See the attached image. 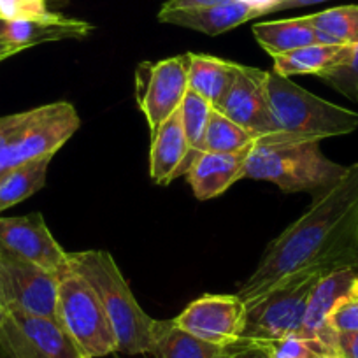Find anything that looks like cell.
Segmentation results:
<instances>
[{
	"label": "cell",
	"mask_w": 358,
	"mask_h": 358,
	"mask_svg": "<svg viewBox=\"0 0 358 358\" xmlns=\"http://www.w3.org/2000/svg\"><path fill=\"white\" fill-rule=\"evenodd\" d=\"M337 268H358V162L268 244L237 295L250 308L295 274Z\"/></svg>",
	"instance_id": "1"
},
{
	"label": "cell",
	"mask_w": 358,
	"mask_h": 358,
	"mask_svg": "<svg viewBox=\"0 0 358 358\" xmlns=\"http://www.w3.org/2000/svg\"><path fill=\"white\" fill-rule=\"evenodd\" d=\"M67 265L81 274L101 299L118 351L129 355L153 353L160 322L141 308L113 255L104 250L78 251L69 253Z\"/></svg>",
	"instance_id": "2"
},
{
	"label": "cell",
	"mask_w": 358,
	"mask_h": 358,
	"mask_svg": "<svg viewBox=\"0 0 358 358\" xmlns=\"http://www.w3.org/2000/svg\"><path fill=\"white\" fill-rule=\"evenodd\" d=\"M265 95L274 134L260 139L276 143H320L358 129V113L332 104L290 81L267 72Z\"/></svg>",
	"instance_id": "3"
},
{
	"label": "cell",
	"mask_w": 358,
	"mask_h": 358,
	"mask_svg": "<svg viewBox=\"0 0 358 358\" xmlns=\"http://www.w3.org/2000/svg\"><path fill=\"white\" fill-rule=\"evenodd\" d=\"M346 167L329 160L320 143H276L255 139L244 178L268 181L283 192H318L334 185Z\"/></svg>",
	"instance_id": "4"
},
{
	"label": "cell",
	"mask_w": 358,
	"mask_h": 358,
	"mask_svg": "<svg viewBox=\"0 0 358 358\" xmlns=\"http://www.w3.org/2000/svg\"><path fill=\"white\" fill-rule=\"evenodd\" d=\"M79 127L81 118L69 102H53L0 118V179L20 165L55 157Z\"/></svg>",
	"instance_id": "5"
},
{
	"label": "cell",
	"mask_w": 358,
	"mask_h": 358,
	"mask_svg": "<svg viewBox=\"0 0 358 358\" xmlns=\"http://www.w3.org/2000/svg\"><path fill=\"white\" fill-rule=\"evenodd\" d=\"M57 322L85 358L108 357L118 351L101 299L92 285L69 265L58 273Z\"/></svg>",
	"instance_id": "6"
},
{
	"label": "cell",
	"mask_w": 358,
	"mask_h": 358,
	"mask_svg": "<svg viewBox=\"0 0 358 358\" xmlns=\"http://www.w3.org/2000/svg\"><path fill=\"white\" fill-rule=\"evenodd\" d=\"M323 276L322 273L295 274L246 308L241 341L268 344L288 336H301L309 297Z\"/></svg>",
	"instance_id": "7"
},
{
	"label": "cell",
	"mask_w": 358,
	"mask_h": 358,
	"mask_svg": "<svg viewBox=\"0 0 358 358\" xmlns=\"http://www.w3.org/2000/svg\"><path fill=\"white\" fill-rule=\"evenodd\" d=\"M190 53L165 58L160 62H144L136 71V99L146 116L153 136L162 123L174 115L188 92Z\"/></svg>",
	"instance_id": "8"
},
{
	"label": "cell",
	"mask_w": 358,
	"mask_h": 358,
	"mask_svg": "<svg viewBox=\"0 0 358 358\" xmlns=\"http://www.w3.org/2000/svg\"><path fill=\"white\" fill-rule=\"evenodd\" d=\"M0 358H83L58 322L9 309L0 325Z\"/></svg>",
	"instance_id": "9"
},
{
	"label": "cell",
	"mask_w": 358,
	"mask_h": 358,
	"mask_svg": "<svg viewBox=\"0 0 358 358\" xmlns=\"http://www.w3.org/2000/svg\"><path fill=\"white\" fill-rule=\"evenodd\" d=\"M0 288L9 309L57 322V273L0 251Z\"/></svg>",
	"instance_id": "10"
},
{
	"label": "cell",
	"mask_w": 358,
	"mask_h": 358,
	"mask_svg": "<svg viewBox=\"0 0 358 358\" xmlns=\"http://www.w3.org/2000/svg\"><path fill=\"white\" fill-rule=\"evenodd\" d=\"M246 304L239 295L208 294L190 302L172 323L190 336L216 346H236L246 325Z\"/></svg>",
	"instance_id": "11"
},
{
	"label": "cell",
	"mask_w": 358,
	"mask_h": 358,
	"mask_svg": "<svg viewBox=\"0 0 358 358\" xmlns=\"http://www.w3.org/2000/svg\"><path fill=\"white\" fill-rule=\"evenodd\" d=\"M0 251L57 274L69 260V253L50 232L41 213L0 218Z\"/></svg>",
	"instance_id": "12"
},
{
	"label": "cell",
	"mask_w": 358,
	"mask_h": 358,
	"mask_svg": "<svg viewBox=\"0 0 358 358\" xmlns=\"http://www.w3.org/2000/svg\"><path fill=\"white\" fill-rule=\"evenodd\" d=\"M267 71L237 64V74L222 104L216 108L255 139L273 136L274 127L265 95Z\"/></svg>",
	"instance_id": "13"
},
{
	"label": "cell",
	"mask_w": 358,
	"mask_h": 358,
	"mask_svg": "<svg viewBox=\"0 0 358 358\" xmlns=\"http://www.w3.org/2000/svg\"><path fill=\"white\" fill-rule=\"evenodd\" d=\"M358 297V268H337L325 274L316 283L304 322H302L301 336L325 343L327 346L336 348L337 334L329 327V316L336 308L350 299Z\"/></svg>",
	"instance_id": "14"
},
{
	"label": "cell",
	"mask_w": 358,
	"mask_h": 358,
	"mask_svg": "<svg viewBox=\"0 0 358 358\" xmlns=\"http://www.w3.org/2000/svg\"><path fill=\"white\" fill-rule=\"evenodd\" d=\"M253 146L237 153H211L199 151L187 171V181L199 201L220 197L236 181L244 179L248 157Z\"/></svg>",
	"instance_id": "15"
},
{
	"label": "cell",
	"mask_w": 358,
	"mask_h": 358,
	"mask_svg": "<svg viewBox=\"0 0 358 358\" xmlns=\"http://www.w3.org/2000/svg\"><path fill=\"white\" fill-rule=\"evenodd\" d=\"M195 155L188 146L178 109L151 136L150 178L157 185H169L179 174H187Z\"/></svg>",
	"instance_id": "16"
},
{
	"label": "cell",
	"mask_w": 358,
	"mask_h": 358,
	"mask_svg": "<svg viewBox=\"0 0 358 358\" xmlns=\"http://www.w3.org/2000/svg\"><path fill=\"white\" fill-rule=\"evenodd\" d=\"M253 18H258L257 11L239 0H230L225 4L211 6V8L160 9L158 13V20L162 23L197 30L208 36L225 34Z\"/></svg>",
	"instance_id": "17"
},
{
	"label": "cell",
	"mask_w": 358,
	"mask_h": 358,
	"mask_svg": "<svg viewBox=\"0 0 358 358\" xmlns=\"http://www.w3.org/2000/svg\"><path fill=\"white\" fill-rule=\"evenodd\" d=\"M237 74V64L211 55L190 53L188 90L201 95L213 108H218L229 94Z\"/></svg>",
	"instance_id": "18"
},
{
	"label": "cell",
	"mask_w": 358,
	"mask_h": 358,
	"mask_svg": "<svg viewBox=\"0 0 358 358\" xmlns=\"http://www.w3.org/2000/svg\"><path fill=\"white\" fill-rule=\"evenodd\" d=\"M253 36L273 58L278 55L290 53L299 48L318 44L316 30L308 16L257 23L253 25Z\"/></svg>",
	"instance_id": "19"
},
{
	"label": "cell",
	"mask_w": 358,
	"mask_h": 358,
	"mask_svg": "<svg viewBox=\"0 0 358 358\" xmlns=\"http://www.w3.org/2000/svg\"><path fill=\"white\" fill-rule=\"evenodd\" d=\"M348 50L350 44H311V46L299 48L290 53L274 57L273 71L283 78L301 74L320 76L343 62Z\"/></svg>",
	"instance_id": "20"
},
{
	"label": "cell",
	"mask_w": 358,
	"mask_h": 358,
	"mask_svg": "<svg viewBox=\"0 0 358 358\" xmlns=\"http://www.w3.org/2000/svg\"><path fill=\"white\" fill-rule=\"evenodd\" d=\"M234 346H216L190 336L178 329L172 320L160 322L157 341H155V358H229Z\"/></svg>",
	"instance_id": "21"
},
{
	"label": "cell",
	"mask_w": 358,
	"mask_h": 358,
	"mask_svg": "<svg viewBox=\"0 0 358 358\" xmlns=\"http://www.w3.org/2000/svg\"><path fill=\"white\" fill-rule=\"evenodd\" d=\"M51 160L53 157L37 158L13 169L0 179V213L32 197L41 188H44Z\"/></svg>",
	"instance_id": "22"
},
{
	"label": "cell",
	"mask_w": 358,
	"mask_h": 358,
	"mask_svg": "<svg viewBox=\"0 0 358 358\" xmlns=\"http://www.w3.org/2000/svg\"><path fill=\"white\" fill-rule=\"evenodd\" d=\"M318 44H351L358 39V6H341L308 16Z\"/></svg>",
	"instance_id": "23"
},
{
	"label": "cell",
	"mask_w": 358,
	"mask_h": 358,
	"mask_svg": "<svg viewBox=\"0 0 358 358\" xmlns=\"http://www.w3.org/2000/svg\"><path fill=\"white\" fill-rule=\"evenodd\" d=\"M255 144V137L248 130L234 123L220 111H213L206 129L204 148L202 151L211 153H237Z\"/></svg>",
	"instance_id": "24"
},
{
	"label": "cell",
	"mask_w": 358,
	"mask_h": 358,
	"mask_svg": "<svg viewBox=\"0 0 358 358\" xmlns=\"http://www.w3.org/2000/svg\"><path fill=\"white\" fill-rule=\"evenodd\" d=\"M213 111H215V108L206 99L188 90L183 102H181V108H179V115H181V123H183L188 146L194 155L204 148L206 129H208Z\"/></svg>",
	"instance_id": "25"
},
{
	"label": "cell",
	"mask_w": 358,
	"mask_h": 358,
	"mask_svg": "<svg viewBox=\"0 0 358 358\" xmlns=\"http://www.w3.org/2000/svg\"><path fill=\"white\" fill-rule=\"evenodd\" d=\"M318 78L351 102H358V39L350 44L343 62L322 72Z\"/></svg>",
	"instance_id": "26"
},
{
	"label": "cell",
	"mask_w": 358,
	"mask_h": 358,
	"mask_svg": "<svg viewBox=\"0 0 358 358\" xmlns=\"http://www.w3.org/2000/svg\"><path fill=\"white\" fill-rule=\"evenodd\" d=\"M273 358H315L320 353L336 348L327 346L325 343L316 339H309L304 336H288L274 343L264 344Z\"/></svg>",
	"instance_id": "27"
},
{
	"label": "cell",
	"mask_w": 358,
	"mask_h": 358,
	"mask_svg": "<svg viewBox=\"0 0 358 358\" xmlns=\"http://www.w3.org/2000/svg\"><path fill=\"white\" fill-rule=\"evenodd\" d=\"M48 0H0V20H41L51 15Z\"/></svg>",
	"instance_id": "28"
},
{
	"label": "cell",
	"mask_w": 358,
	"mask_h": 358,
	"mask_svg": "<svg viewBox=\"0 0 358 358\" xmlns=\"http://www.w3.org/2000/svg\"><path fill=\"white\" fill-rule=\"evenodd\" d=\"M329 327L336 334L358 332V297L343 302L329 316Z\"/></svg>",
	"instance_id": "29"
},
{
	"label": "cell",
	"mask_w": 358,
	"mask_h": 358,
	"mask_svg": "<svg viewBox=\"0 0 358 358\" xmlns=\"http://www.w3.org/2000/svg\"><path fill=\"white\" fill-rule=\"evenodd\" d=\"M229 358H273L271 351L264 346V344L255 343H239L232 348V353Z\"/></svg>",
	"instance_id": "30"
},
{
	"label": "cell",
	"mask_w": 358,
	"mask_h": 358,
	"mask_svg": "<svg viewBox=\"0 0 358 358\" xmlns=\"http://www.w3.org/2000/svg\"><path fill=\"white\" fill-rule=\"evenodd\" d=\"M336 350L344 358H358V332L337 334Z\"/></svg>",
	"instance_id": "31"
},
{
	"label": "cell",
	"mask_w": 358,
	"mask_h": 358,
	"mask_svg": "<svg viewBox=\"0 0 358 358\" xmlns=\"http://www.w3.org/2000/svg\"><path fill=\"white\" fill-rule=\"evenodd\" d=\"M230 0H167L162 9H194V8H211V6L225 4Z\"/></svg>",
	"instance_id": "32"
},
{
	"label": "cell",
	"mask_w": 358,
	"mask_h": 358,
	"mask_svg": "<svg viewBox=\"0 0 358 358\" xmlns=\"http://www.w3.org/2000/svg\"><path fill=\"white\" fill-rule=\"evenodd\" d=\"M239 2L250 6L253 11H257L258 16H264V15H271L281 0H239Z\"/></svg>",
	"instance_id": "33"
},
{
	"label": "cell",
	"mask_w": 358,
	"mask_h": 358,
	"mask_svg": "<svg viewBox=\"0 0 358 358\" xmlns=\"http://www.w3.org/2000/svg\"><path fill=\"white\" fill-rule=\"evenodd\" d=\"M327 2V0H281L280 4L274 8L273 13L278 11H287V9H295V8H306V6H315Z\"/></svg>",
	"instance_id": "34"
},
{
	"label": "cell",
	"mask_w": 358,
	"mask_h": 358,
	"mask_svg": "<svg viewBox=\"0 0 358 358\" xmlns=\"http://www.w3.org/2000/svg\"><path fill=\"white\" fill-rule=\"evenodd\" d=\"M22 51H25V50H22L20 46H15V44H11V43H6V41H0V62L8 60V58L22 53Z\"/></svg>",
	"instance_id": "35"
},
{
	"label": "cell",
	"mask_w": 358,
	"mask_h": 358,
	"mask_svg": "<svg viewBox=\"0 0 358 358\" xmlns=\"http://www.w3.org/2000/svg\"><path fill=\"white\" fill-rule=\"evenodd\" d=\"M8 313H9V308H8V304H6V299H4V294H2V288H0V325L6 322V318H8Z\"/></svg>",
	"instance_id": "36"
},
{
	"label": "cell",
	"mask_w": 358,
	"mask_h": 358,
	"mask_svg": "<svg viewBox=\"0 0 358 358\" xmlns=\"http://www.w3.org/2000/svg\"><path fill=\"white\" fill-rule=\"evenodd\" d=\"M315 358H344V357L337 350H329V351H323V353H320L318 357Z\"/></svg>",
	"instance_id": "37"
},
{
	"label": "cell",
	"mask_w": 358,
	"mask_h": 358,
	"mask_svg": "<svg viewBox=\"0 0 358 358\" xmlns=\"http://www.w3.org/2000/svg\"><path fill=\"white\" fill-rule=\"evenodd\" d=\"M6 30H8V22H6V20H0V41H6V43H8V39H6Z\"/></svg>",
	"instance_id": "38"
},
{
	"label": "cell",
	"mask_w": 358,
	"mask_h": 358,
	"mask_svg": "<svg viewBox=\"0 0 358 358\" xmlns=\"http://www.w3.org/2000/svg\"><path fill=\"white\" fill-rule=\"evenodd\" d=\"M48 2H50V0H48Z\"/></svg>",
	"instance_id": "39"
}]
</instances>
